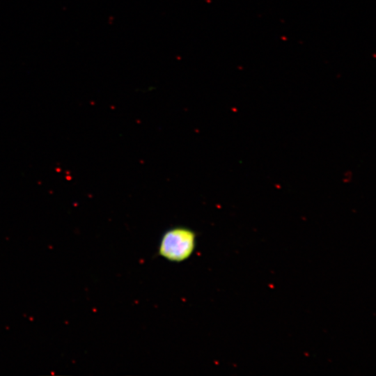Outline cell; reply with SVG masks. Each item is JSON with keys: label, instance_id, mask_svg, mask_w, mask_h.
<instances>
[{"label": "cell", "instance_id": "obj_1", "mask_svg": "<svg viewBox=\"0 0 376 376\" xmlns=\"http://www.w3.org/2000/svg\"><path fill=\"white\" fill-rule=\"evenodd\" d=\"M196 246V233L191 229L173 227L162 235L158 252L164 259L171 262L180 263L187 260L193 253Z\"/></svg>", "mask_w": 376, "mask_h": 376}]
</instances>
